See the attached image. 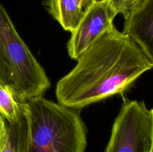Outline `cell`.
Masks as SVG:
<instances>
[{"label": "cell", "instance_id": "1", "mask_svg": "<svg viewBox=\"0 0 153 152\" xmlns=\"http://www.w3.org/2000/svg\"><path fill=\"white\" fill-rule=\"evenodd\" d=\"M153 68L152 63L131 37L115 26L77 60L76 66L57 83L58 103L82 109L128 89Z\"/></svg>", "mask_w": 153, "mask_h": 152}, {"label": "cell", "instance_id": "2", "mask_svg": "<svg viewBox=\"0 0 153 152\" xmlns=\"http://www.w3.org/2000/svg\"><path fill=\"white\" fill-rule=\"evenodd\" d=\"M28 125L27 152H85L87 129L75 110L42 96L20 102Z\"/></svg>", "mask_w": 153, "mask_h": 152}, {"label": "cell", "instance_id": "3", "mask_svg": "<svg viewBox=\"0 0 153 152\" xmlns=\"http://www.w3.org/2000/svg\"><path fill=\"white\" fill-rule=\"evenodd\" d=\"M0 84L19 102L42 96L50 87L44 69L18 34L0 2Z\"/></svg>", "mask_w": 153, "mask_h": 152}, {"label": "cell", "instance_id": "4", "mask_svg": "<svg viewBox=\"0 0 153 152\" xmlns=\"http://www.w3.org/2000/svg\"><path fill=\"white\" fill-rule=\"evenodd\" d=\"M152 118L143 101L123 104L115 119L105 152H151Z\"/></svg>", "mask_w": 153, "mask_h": 152}, {"label": "cell", "instance_id": "5", "mask_svg": "<svg viewBox=\"0 0 153 152\" xmlns=\"http://www.w3.org/2000/svg\"><path fill=\"white\" fill-rule=\"evenodd\" d=\"M116 14L107 0H96L88 9L67 43V52L76 60L102 36L114 27Z\"/></svg>", "mask_w": 153, "mask_h": 152}, {"label": "cell", "instance_id": "6", "mask_svg": "<svg viewBox=\"0 0 153 152\" xmlns=\"http://www.w3.org/2000/svg\"><path fill=\"white\" fill-rule=\"evenodd\" d=\"M123 32L132 39L153 64V0H145L124 17Z\"/></svg>", "mask_w": 153, "mask_h": 152}, {"label": "cell", "instance_id": "7", "mask_svg": "<svg viewBox=\"0 0 153 152\" xmlns=\"http://www.w3.org/2000/svg\"><path fill=\"white\" fill-rule=\"evenodd\" d=\"M46 9L65 31L73 32L85 13L79 0H46Z\"/></svg>", "mask_w": 153, "mask_h": 152}, {"label": "cell", "instance_id": "8", "mask_svg": "<svg viewBox=\"0 0 153 152\" xmlns=\"http://www.w3.org/2000/svg\"><path fill=\"white\" fill-rule=\"evenodd\" d=\"M22 113L21 103L7 87L0 84V116L7 123L14 124L19 121Z\"/></svg>", "mask_w": 153, "mask_h": 152}, {"label": "cell", "instance_id": "9", "mask_svg": "<svg viewBox=\"0 0 153 152\" xmlns=\"http://www.w3.org/2000/svg\"><path fill=\"white\" fill-rule=\"evenodd\" d=\"M112 11L116 14L128 16L132 10L138 7L145 0H107Z\"/></svg>", "mask_w": 153, "mask_h": 152}, {"label": "cell", "instance_id": "10", "mask_svg": "<svg viewBox=\"0 0 153 152\" xmlns=\"http://www.w3.org/2000/svg\"><path fill=\"white\" fill-rule=\"evenodd\" d=\"M96 0H79L81 4H82V7L85 9V11L88 10V9L94 4V2Z\"/></svg>", "mask_w": 153, "mask_h": 152}, {"label": "cell", "instance_id": "11", "mask_svg": "<svg viewBox=\"0 0 153 152\" xmlns=\"http://www.w3.org/2000/svg\"><path fill=\"white\" fill-rule=\"evenodd\" d=\"M151 110V113H152V150H153V108Z\"/></svg>", "mask_w": 153, "mask_h": 152}, {"label": "cell", "instance_id": "12", "mask_svg": "<svg viewBox=\"0 0 153 152\" xmlns=\"http://www.w3.org/2000/svg\"><path fill=\"white\" fill-rule=\"evenodd\" d=\"M151 152H153V150H152V151H151Z\"/></svg>", "mask_w": 153, "mask_h": 152}]
</instances>
